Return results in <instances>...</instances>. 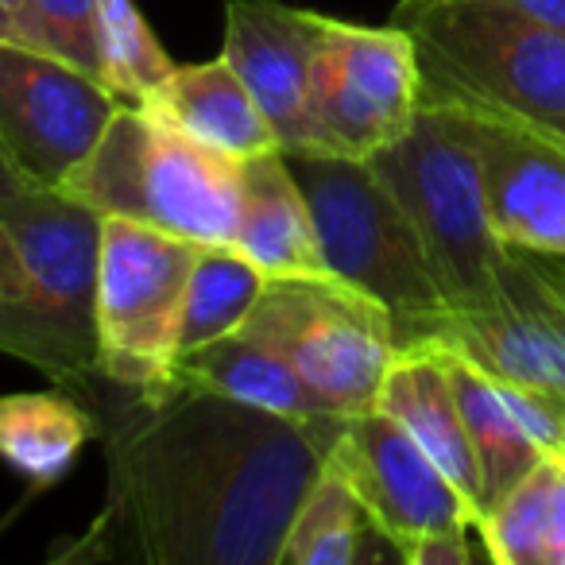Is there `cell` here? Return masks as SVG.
<instances>
[{
    "label": "cell",
    "mask_w": 565,
    "mask_h": 565,
    "mask_svg": "<svg viewBox=\"0 0 565 565\" xmlns=\"http://www.w3.org/2000/svg\"><path fill=\"white\" fill-rule=\"evenodd\" d=\"M418 58L403 28L326 17L310 66V148L369 159L418 113Z\"/></svg>",
    "instance_id": "9c48e42d"
},
{
    "label": "cell",
    "mask_w": 565,
    "mask_h": 565,
    "mask_svg": "<svg viewBox=\"0 0 565 565\" xmlns=\"http://www.w3.org/2000/svg\"><path fill=\"white\" fill-rule=\"evenodd\" d=\"M264 287L267 275L248 256H241L233 244H202L194 267H190L186 295H182L174 356L241 330Z\"/></svg>",
    "instance_id": "44dd1931"
},
{
    "label": "cell",
    "mask_w": 565,
    "mask_h": 565,
    "mask_svg": "<svg viewBox=\"0 0 565 565\" xmlns=\"http://www.w3.org/2000/svg\"><path fill=\"white\" fill-rule=\"evenodd\" d=\"M117 105L120 97L78 66L0 43V148L32 186H63Z\"/></svg>",
    "instance_id": "8fae6325"
},
{
    "label": "cell",
    "mask_w": 565,
    "mask_h": 565,
    "mask_svg": "<svg viewBox=\"0 0 565 565\" xmlns=\"http://www.w3.org/2000/svg\"><path fill=\"white\" fill-rule=\"evenodd\" d=\"M477 143L492 228L508 248L565 259V136L484 109H457Z\"/></svg>",
    "instance_id": "4fadbf2b"
},
{
    "label": "cell",
    "mask_w": 565,
    "mask_h": 565,
    "mask_svg": "<svg viewBox=\"0 0 565 565\" xmlns=\"http://www.w3.org/2000/svg\"><path fill=\"white\" fill-rule=\"evenodd\" d=\"M28 47L78 66L105 86L102 0H24Z\"/></svg>",
    "instance_id": "cb8c5ba5"
},
{
    "label": "cell",
    "mask_w": 565,
    "mask_h": 565,
    "mask_svg": "<svg viewBox=\"0 0 565 565\" xmlns=\"http://www.w3.org/2000/svg\"><path fill=\"white\" fill-rule=\"evenodd\" d=\"M202 244L125 217H105L97 256L102 376L136 392L171 384L182 295Z\"/></svg>",
    "instance_id": "ba28073f"
},
{
    "label": "cell",
    "mask_w": 565,
    "mask_h": 565,
    "mask_svg": "<svg viewBox=\"0 0 565 565\" xmlns=\"http://www.w3.org/2000/svg\"><path fill=\"white\" fill-rule=\"evenodd\" d=\"M233 248L248 256L267 279L330 275L322 248H318L310 205L282 159V148L241 159V205H236Z\"/></svg>",
    "instance_id": "2e32d148"
},
{
    "label": "cell",
    "mask_w": 565,
    "mask_h": 565,
    "mask_svg": "<svg viewBox=\"0 0 565 565\" xmlns=\"http://www.w3.org/2000/svg\"><path fill=\"white\" fill-rule=\"evenodd\" d=\"M241 330L287 356L302 384L338 418L376 407L399 353L392 315L338 275L267 279Z\"/></svg>",
    "instance_id": "52a82bcc"
},
{
    "label": "cell",
    "mask_w": 565,
    "mask_h": 565,
    "mask_svg": "<svg viewBox=\"0 0 565 565\" xmlns=\"http://www.w3.org/2000/svg\"><path fill=\"white\" fill-rule=\"evenodd\" d=\"M102 217H125L194 244H233L241 159L221 156L140 102H120L102 140L63 182Z\"/></svg>",
    "instance_id": "277c9868"
},
{
    "label": "cell",
    "mask_w": 565,
    "mask_h": 565,
    "mask_svg": "<svg viewBox=\"0 0 565 565\" xmlns=\"http://www.w3.org/2000/svg\"><path fill=\"white\" fill-rule=\"evenodd\" d=\"M330 461L345 472L380 539L407 557L418 539L446 526L472 523V503L426 457V449L380 407L345 418Z\"/></svg>",
    "instance_id": "7c38bea8"
},
{
    "label": "cell",
    "mask_w": 565,
    "mask_h": 565,
    "mask_svg": "<svg viewBox=\"0 0 565 565\" xmlns=\"http://www.w3.org/2000/svg\"><path fill=\"white\" fill-rule=\"evenodd\" d=\"M315 217L330 275L372 295L392 315L395 341H426L449 315L426 244L369 159L282 151Z\"/></svg>",
    "instance_id": "5b68a950"
},
{
    "label": "cell",
    "mask_w": 565,
    "mask_h": 565,
    "mask_svg": "<svg viewBox=\"0 0 565 565\" xmlns=\"http://www.w3.org/2000/svg\"><path fill=\"white\" fill-rule=\"evenodd\" d=\"M140 105L156 109L179 132L221 151V156L252 159L259 151L279 148L264 109H259L256 97L241 82V74L225 58L190 66L174 63V71L159 82L156 94H148Z\"/></svg>",
    "instance_id": "e0dca14e"
},
{
    "label": "cell",
    "mask_w": 565,
    "mask_h": 565,
    "mask_svg": "<svg viewBox=\"0 0 565 565\" xmlns=\"http://www.w3.org/2000/svg\"><path fill=\"white\" fill-rule=\"evenodd\" d=\"M0 43H17V47H28L24 0H0Z\"/></svg>",
    "instance_id": "4316f807"
},
{
    "label": "cell",
    "mask_w": 565,
    "mask_h": 565,
    "mask_svg": "<svg viewBox=\"0 0 565 565\" xmlns=\"http://www.w3.org/2000/svg\"><path fill=\"white\" fill-rule=\"evenodd\" d=\"M94 434V411L66 387L0 395V461L32 488L58 484Z\"/></svg>",
    "instance_id": "d6986e66"
},
{
    "label": "cell",
    "mask_w": 565,
    "mask_h": 565,
    "mask_svg": "<svg viewBox=\"0 0 565 565\" xmlns=\"http://www.w3.org/2000/svg\"><path fill=\"white\" fill-rule=\"evenodd\" d=\"M446 361H449V380H454V395H457V411H461L465 434H469L472 457H477V472H480V515L492 508L495 500L511 492L526 472L539 465L542 449L526 438V430L515 423L511 407L503 403L495 380L484 369H477L472 361H465L461 353H454L449 345ZM477 515V523H480Z\"/></svg>",
    "instance_id": "ffe728a7"
},
{
    "label": "cell",
    "mask_w": 565,
    "mask_h": 565,
    "mask_svg": "<svg viewBox=\"0 0 565 565\" xmlns=\"http://www.w3.org/2000/svg\"><path fill=\"white\" fill-rule=\"evenodd\" d=\"M376 407L392 415L434 465L457 484V492L472 503L480 515V472L472 457L469 434H465L461 411H457L454 380L441 341H411L399 345L392 369L380 387Z\"/></svg>",
    "instance_id": "9a60e30c"
},
{
    "label": "cell",
    "mask_w": 565,
    "mask_h": 565,
    "mask_svg": "<svg viewBox=\"0 0 565 565\" xmlns=\"http://www.w3.org/2000/svg\"><path fill=\"white\" fill-rule=\"evenodd\" d=\"M477 531L472 523L461 526H446V531H434L426 539H418L411 546V554L403 562L411 565H469L472 562V546H469V534Z\"/></svg>",
    "instance_id": "d4e9b609"
},
{
    "label": "cell",
    "mask_w": 565,
    "mask_h": 565,
    "mask_svg": "<svg viewBox=\"0 0 565 565\" xmlns=\"http://www.w3.org/2000/svg\"><path fill=\"white\" fill-rule=\"evenodd\" d=\"M102 213L55 186H28L0 202V353L78 399L102 380Z\"/></svg>",
    "instance_id": "7a4b0ae2"
},
{
    "label": "cell",
    "mask_w": 565,
    "mask_h": 565,
    "mask_svg": "<svg viewBox=\"0 0 565 565\" xmlns=\"http://www.w3.org/2000/svg\"><path fill=\"white\" fill-rule=\"evenodd\" d=\"M105 446V508L66 562L279 565L295 508L345 418H287L171 380L82 395Z\"/></svg>",
    "instance_id": "6da1fadb"
},
{
    "label": "cell",
    "mask_w": 565,
    "mask_h": 565,
    "mask_svg": "<svg viewBox=\"0 0 565 565\" xmlns=\"http://www.w3.org/2000/svg\"><path fill=\"white\" fill-rule=\"evenodd\" d=\"M562 457H565V454H562Z\"/></svg>",
    "instance_id": "f1b7e54d"
},
{
    "label": "cell",
    "mask_w": 565,
    "mask_h": 565,
    "mask_svg": "<svg viewBox=\"0 0 565 565\" xmlns=\"http://www.w3.org/2000/svg\"><path fill=\"white\" fill-rule=\"evenodd\" d=\"M369 167L423 236L449 310L492 307L508 244L492 228L484 171L461 117L446 105L418 102L411 125L372 151Z\"/></svg>",
    "instance_id": "8992f818"
},
{
    "label": "cell",
    "mask_w": 565,
    "mask_h": 565,
    "mask_svg": "<svg viewBox=\"0 0 565 565\" xmlns=\"http://www.w3.org/2000/svg\"><path fill=\"white\" fill-rule=\"evenodd\" d=\"M171 380L210 387L228 399H241L248 407L271 411L287 418H338L326 411V403L302 384L291 361L275 353L267 341L252 338L248 330H233L225 338L179 353L171 364Z\"/></svg>",
    "instance_id": "ac0fdd59"
},
{
    "label": "cell",
    "mask_w": 565,
    "mask_h": 565,
    "mask_svg": "<svg viewBox=\"0 0 565 565\" xmlns=\"http://www.w3.org/2000/svg\"><path fill=\"white\" fill-rule=\"evenodd\" d=\"M415 43L418 102L484 109L565 136V32L495 0H399Z\"/></svg>",
    "instance_id": "3957f363"
},
{
    "label": "cell",
    "mask_w": 565,
    "mask_h": 565,
    "mask_svg": "<svg viewBox=\"0 0 565 565\" xmlns=\"http://www.w3.org/2000/svg\"><path fill=\"white\" fill-rule=\"evenodd\" d=\"M426 341H441L565 415V267L554 256L508 248L492 307L449 310Z\"/></svg>",
    "instance_id": "30bf717a"
},
{
    "label": "cell",
    "mask_w": 565,
    "mask_h": 565,
    "mask_svg": "<svg viewBox=\"0 0 565 565\" xmlns=\"http://www.w3.org/2000/svg\"><path fill=\"white\" fill-rule=\"evenodd\" d=\"M364 515L353 484L333 461L318 472L310 492L295 508V519L282 539L279 565H353L361 557Z\"/></svg>",
    "instance_id": "7402d4cb"
},
{
    "label": "cell",
    "mask_w": 565,
    "mask_h": 565,
    "mask_svg": "<svg viewBox=\"0 0 565 565\" xmlns=\"http://www.w3.org/2000/svg\"><path fill=\"white\" fill-rule=\"evenodd\" d=\"M322 12L279 0H228L221 58L241 74L282 151L310 148V66Z\"/></svg>",
    "instance_id": "5bb4252c"
},
{
    "label": "cell",
    "mask_w": 565,
    "mask_h": 565,
    "mask_svg": "<svg viewBox=\"0 0 565 565\" xmlns=\"http://www.w3.org/2000/svg\"><path fill=\"white\" fill-rule=\"evenodd\" d=\"M28 186H32V182L17 171V163L4 156V148H0V202H4V198H12V194H20V190H28Z\"/></svg>",
    "instance_id": "83f0119b"
},
{
    "label": "cell",
    "mask_w": 565,
    "mask_h": 565,
    "mask_svg": "<svg viewBox=\"0 0 565 565\" xmlns=\"http://www.w3.org/2000/svg\"><path fill=\"white\" fill-rule=\"evenodd\" d=\"M503 9L511 12H523V17L539 20V24H550V28H562L565 32V0H495Z\"/></svg>",
    "instance_id": "484cf974"
},
{
    "label": "cell",
    "mask_w": 565,
    "mask_h": 565,
    "mask_svg": "<svg viewBox=\"0 0 565 565\" xmlns=\"http://www.w3.org/2000/svg\"><path fill=\"white\" fill-rule=\"evenodd\" d=\"M102 47L105 86L120 102H143L174 71V58L156 40L136 0H102Z\"/></svg>",
    "instance_id": "603a6c76"
}]
</instances>
